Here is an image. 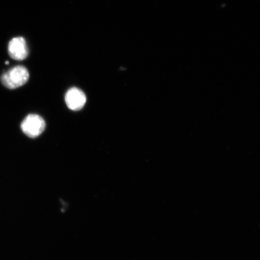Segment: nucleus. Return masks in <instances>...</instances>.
Listing matches in <instances>:
<instances>
[{"instance_id": "obj_1", "label": "nucleus", "mask_w": 260, "mask_h": 260, "mask_svg": "<svg viewBox=\"0 0 260 260\" xmlns=\"http://www.w3.org/2000/svg\"><path fill=\"white\" fill-rule=\"evenodd\" d=\"M28 71L24 66H16L3 74L1 77L3 85L14 89L24 85L29 79Z\"/></svg>"}, {"instance_id": "obj_2", "label": "nucleus", "mask_w": 260, "mask_h": 260, "mask_svg": "<svg viewBox=\"0 0 260 260\" xmlns=\"http://www.w3.org/2000/svg\"><path fill=\"white\" fill-rule=\"evenodd\" d=\"M46 127V123L41 116L38 115H28L21 125L22 131L30 138H35L41 135Z\"/></svg>"}, {"instance_id": "obj_3", "label": "nucleus", "mask_w": 260, "mask_h": 260, "mask_svg": "<svg viewBox=\"0 0 260 260\" xmlns=\"http://www.w3.org/2000/svg\"><path fill=\"white\" fill-rule=\"evenodd\" d=\"M9 56L16 60H23L27 57L28 49L25 39L17 37L12 39L8 45Z\"/></svg>"}, {"instance_id": "obj_4", "label": "nucleus", "mask_w": 260, "mask_h": 260, "mask_svg": "<svg viewBox=\"0 0 260 260\" xmlns=\"http://www.w3.org/2000/svg\"><path fill=\"white\" fill-rule=\"evenodd\" d=\"M65 102L71 110L78 111L83 108L86 103V96L82 90L73 87L65 95Z\"/></svg>"}]
</instances>
